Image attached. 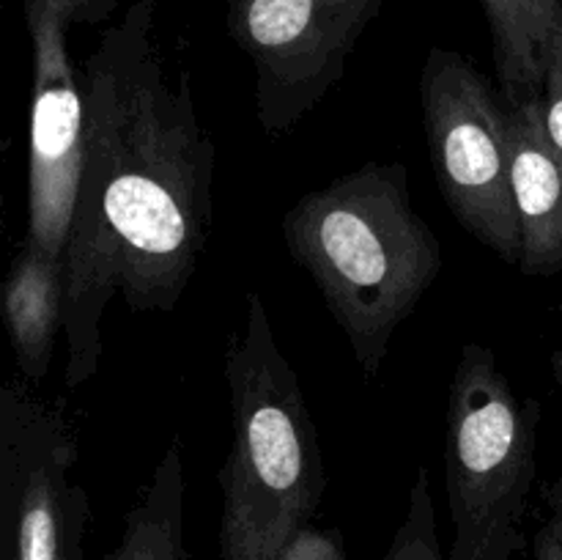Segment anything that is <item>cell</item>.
I'll return each mask as SVG.
<instances>
[{"label":"cell","instance_id":"1","mask_svg":"<svg viewBox=\"0 0 562 560\" xmlns=\"http://www.w3.org/2000/svg\"><path fill=\"white\" fill-rule=\"evenodd\" d=\"M157 3L104 27L82 69L88 141L66 242V390L97 377L102 316L119 291L135 313L179 307L212 228L217 148L190 75H165Z\"/></svg>","mask_w":562,"mask_h":560},{"label":"cell","instance_id":"2","mask_svg":"<svg viewBox=\"0 0 562 560\" xmlns=\"http://www.w3.org/2000/svg\"><path fill=\"white\" fill-rule=\"evenodd\" d=\"M291 258L313 278L357 366L376 377L395 329L442 272V242L415 212L401 163H366L305 192L280 220Z\"/></svg>","mask_w":562,"mask_h":560},{"label":"cell","instance_id":"3","mask_svg":"<svg viewBox=\"0 0 562 560\" xmlns=\"http://www.w3.org/2000/svg\"><path fill=\"white\" fill-rule=\"evenodd\" d=\"M225 382L234 443L220 467V560H278L316 514L327 470L302 384L258 291H247L245 318L225 349Z\"/></svg>","mask_w":562,"mask_h":560},{"label":"cell","instance_id":"4","mask_svg":"<svg viewBox=\"0 0 562 560\" xmlns=\"http://www.w3.org/2000/svg\"><path fill=\"white\" fill-rule=\"evenodd\" d=\"M541 404L519 399L486 344L461 349L448 395L445 483L453 519L448 560H510L525 549L538 475Z\"/></svg>","mask_w":562,"mask_h":560},{"label":"cell","instance_id":"5","mask_svg":"<svg viewBox=\"0 0 562 560\" xmlns=\"http://www.w3.org/2000/svg\"><path fill=\"white\" fill-rule=\"evenodd\" d=\"M420 104L445 203L481 245L519 267L521 234L503 93L470 55L431 47L420 71Z\"/></svg>","mask_w":562,"mask_h":560},{"label":"cell","instance_id":"6","mask_svg":"<svg viewBox=\"0 0 562 560\" xmlns=\"http://www.w3.org/2000/svg\"><path fill=\"white\" fill-rule=\"evenodd\" d=\"M387 0H225V22L256 71L258 124L294 130L344 77Z\"/></svg>","mask_w":562,"mask_h":560},{"label":"cell","instance_id":"7","mask_svg":"<svg viewBox=\"0 0 562 560\" xmlns=\"http://www.w3.org/2000/svg\"><path fill=\"white\" fill-rule=\"evenodd\" d=\"M77 439L60 401L20 379L0 388V527L5 560H82L88 494L75 481Z\"/></svg>","mask_w":562,"mask_h":560},{"label":"cell","instance_id":"8","mask_svg":"<svg viewBox=\"0 0 562 560\" xmlns=\"http://www.w3.org/2000/svg\"><path fill=\"white\" fill-rule=\"evenodd\" d=\"M33 47L27 124V245L64 258L88 141L86 88L69 53L71 20L58 0H22Z\"/></svg>","mask_w":562,"mask_h":560},{"label":"cell","instance_id":"9","mask_svg":"<svg viewBox=\"0 0 562 560\" xmlns=\"http://www.w3.org/2000/svg\"><path fill=\"white\" fill-rule=\"evenodd\" d=\"M508 141L519 269L530 278H552L562 272V157L549 141L541 97L508 108Z\"/></svg>","mask_w":562,"mask_h":560},{"label":"cell","instance_id":"10","mask_svg":"<svg viewBox=\"0 0 562 560\" xmlns=\"http://www.w3.org/2000/svg\"><path fill=\"white\" fill-rule=\"evenodd\" d=\"M0 307L16 371L25 382H42L53 366L55 338L64 333V258L22 242L3 280Z\"/></svg>","mask_w":562,"mask_h":560},{"label":"cell","instance_id":"11","mask_svg":"<svg viewBox=\"0 0 562 560\" xmlns=\"http://www.w3.org/2000/svg\"><path fill=\"white\" fill-rule=\"evenodd\" d=\"M492 27L494 69L508 108L543 91L549 49L562 14V0H481Z\"/></svg>","mask_w":562,"mask_h":560},{"label":"cell","instance_id":"12","mask_svg":"<svg viewBox=\"0 0 562 560\" xmlns=\"http://www.w3.org/2000/svg\"><path fill=\"white\" fill-rule=\"evenodd\" d=\"M104 560H187L184 459L179 437L165 448L146 492L126 514L121 541Z\"/></svg>","mask_w":562,"mask_h":560},{"label":"cell","instance_id":"13","mask_svg":"<svg viewBox=\"0 0 562 560\" xmlns=\"http://www.w3.org/2000/svg\"><path fill=\"white\" fill-rule=\"evenodd\" d=\"M384 560H448V555L439 547L437 508H434L426 467L417 470L415 483L409 489V508L390 541Z\"/></svg>","mask_w":562,"mask_h":560},{"label":"cell","instance_id":"14","mask_svg":"<svg viewBox=\"0 0 562 560\" xmlns=\"http://www.w3.org/2000/svg\"><path fill=\"white\" fill-rule=\"evenodd\" d=\"M543 119H547V132L552 146L558 148L562 157V14L558 22V31H554L552 49H549L547 60V75H543Z\"/></svg>","mask_w":562,"mask_h":560},{"label":"cell","instance_id":"15","mask_svg":"<svg viewBox=\"0 0 562 560\" xmlns=\"http://www.w3.org/2000/svg\"><path fill=\"white\" fill-rule=\"evenodd\" d=\"M278 560H346L344 538L338 530L302 525L280 549Z\"/></svg>","mask_w":562,"mask_h":560},{"label":"cell","instance_id":"16","mask_svg":"<svg viewBox=\"0 0 562 560\" xmlns=\"http://www.w3.org/2000/svg\"><path fill=\"white\" fill-rule=\"evenodd\" d=\"M58 3L69 14L71 25H102L137 0H58Z\"/></svg>","mask_w":562,"mask_h":560},{"label":"cell","instance_id":"17","mask_svg":"<svg viewBox=\"0 0 562 560\" xmlns=\"http://www.w3.org/2000/svg\"><path fill=\"white\" fill-rule=\"evenodd\" d=\"M547 497H549V508H552V516H549L543 525H547L549 536H552L554 555H558V560H562V478L552 489H549Z\"/></svg>","mask_w":562,"mask_h":560},{"label":"cell","instance_id":"18","mask_svg":"<svg viewBox=\"0 0 562 560\" xmlns=\"http://www.w3.org/2000/svg\"><path fill=\"white\" fill-rule=\"evenodd\" d=\"M536 560H558V555H554L552 536H549L547 525H543L536 536Z\"/></svg>","mask_w":562,"mask_h":560},{"label":"cell","instance_id":"19","mask_svg":"<svg viewBox=\"0 0 562 560\" xmlns=\"http://www.w3.org/2000/svg\"><path fill=\"white\" fill-rule=\"evenodd\" d=\"M552 377L558 382V388L562 390V346L552 355Z\"/></svg>","mask_w":562,"mask_h":560}]
</instances>
